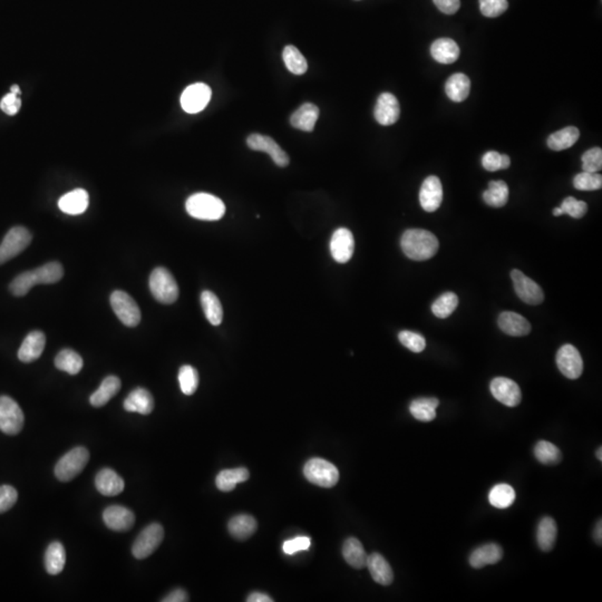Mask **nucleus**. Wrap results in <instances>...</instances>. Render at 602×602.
I'll return each instance as SVG.
<instances>
[{"instance_id": "4468645a", "label": "nucleus", "mask_w": 602, "mask_h": 602, "mask_svg": "<svg viewBox=\"0 0 602 602\" xmlns=\"http://www.w3.org/2000/svg\"><path fill=\"white\" fill-rule=\"evenodd\" d=\"M246 144L251 150L268 153L273 162L280 168H284L289 164L290 158L288 154L270 137L263 134H251L246 139Z\"/></svg>"}, {"instance_id": "473e14b6", "label": "nucleus", "mask_w": 602, "mask_h": 602, "mask_svg": "<svg viewBox=\"0 0 602 602\" xmlns=\"http://www.w3.org/2000/svg\"><path fill=\"white\" fill-rule=\"evenodd\" d=\"M343 556L348 565L355 569H363L366 567L368 556L358 539L349 538L345 541L343 546Z\"/></svg>"}, {"instance_id": "a211bd4d", "label": "nucleus", "mask_w": 602, "mask_h": 602, "mask_svg": "<svg viewBox=\"0 0 602 602\" xmlns=\"http://www.w3.org/2000/svg\"><path fill=\"white\" fill-rule=\"evenodd\" d=\"M443 201L441 180L435 175L426 177L420 191V203L426 212L437 211Z\"/></svg>"}, {"instance_id": "c756f323", "label": "nucleus", "mask_w": 602, "mask_h": 602, "mask_svg": "<svg viewBox=\"0 0 602 602\" xmlns=\"http://www.w3.org/2000/svg\"><path fill=\"white\" fill-rule=\"evenodd\" d=\"M258 523L251 515L240 514L236 515L227 523V530L237 540H246L257 531Z\"/></svg>"}, {"instance_id": "13d9d810", "label": "nucleus", "mask_w": 602, "mask_h": 602, "mask_svg": "<svg viewBox=\"0 0 602 602\" xmlns=\"http://www.w3.org/2000/svg\"><path fill=\"white\" fill-rule=\"evenodd\" d=\"M163 602H187L189 601V596L183 589H175L173 591L170 592L164 599Z\"/></svg>"}, {"instance_id": "c03bdc74", "label": "nucleus", "mask_w": 602, "mask_h": 602, "mask_svg": "<svg viewBox=\"0 0 602 602\" xmlns=\"http://www.w3.org/2000/svg\"><path fill=\"white\" fill-rule=\"evenodd\" d=\"M458 305V298L454 292H444L434 301L432 305V311L437 318L445 319L454 313Z\"/></svg>"}, {"instance_id": "ddd939ff", "label": "nucleus", "mask_w": 602, "mask_h": 602, "mask_svg": "<svg viewBox=\"0 0 602 602\" xmlns=\"http://www.w3.org/2000/svg\"><path fill=\"white\" fill-rule=\"evenodd\" d=\"M557 366L569 380H577L584 372V361L578 349L572 345H563L557 353Z\"/></svg>"}, {"instance_id": "5fc2aeb1", "label": "nucleus", "mask_w": 602, "mask_h": 602, "mask_svg": "<svg viewBox=\"0 0 602 602\" xmlns=\"http://www.w3.org/2000/svg\"><path fill=\"white\" fill-rule=\"evenodd\" d=\"M311 538H308V537H297V538L292 539V540L286 541L282 544V550H284L286 554H294L298 551L308 550V548H311Z\"/></svg>"}, {"instance_id": "c85d7f7f", "label": "nucleus", "mask_w": 602, "mask_h": 602, "mask_svg": "<svg viewBox=\"0 0 602 602\" xmlns=\"http://www.w3.org/2000/svg\"><path fill=\"white\" fill-rule=\"evenodd\" d=\"M471 91V80L465 74L456 73L453 74L445 84V93L447 97L455 103L465 101Z\"/></svg>"}, {"instance_id": "bf43d9fd", "label": "nucleus", "mask_w": 602, "mask_h": 602, "mask_svg": "<svg viewBox=\"0 0 602 602\" xmlns=\"http://www.w3.org/2000/svg\"><path fill=\"white\" fill-rule=\"evenodd\" d=\"M246 601L248 602H272V598L269 597L268 594H263V592H252L251 594L248 596L246 598Z\"/></svg>"}, {"instance_id": "37998d69", "label": "nucleus", "mask_w": 602, "mask_h": 602, "mask_svg": "<svg viewBox=\"0 0 602 602\" xmlns=\"http://www.w3.org/2000/svg\"><path fill=\"white\" fill-rule=\"evenodd\" d=\"M282 58L287 68L294 75H303L307 72V61L297 47L292 45L286 46L282 51Z\"/></svg>"}, {"instance_id": "f704fd0d", "label": "nucleus", "mask_w": 602, "mask_h": 602, "mask_svg": "<svg viewBox=\"0 0 602 602\" xmlns=\"http://www.w3.org/2000/svg\"><path fill=\"white\" fill-rule=\"evenodd\" d=\"M250 473L246 468H231L225 470L218 474L215 479V484L218 489L222 492H231L234 490L238 483L246 482L249 479Z\"/></svg>"}, {"instance_id": "0eeeda50", "label": "nucleus", "mask_w": 602, "mask_h": 602, "mask_svg": "<svg viewBox=\"0 0 602 602\" xmlns=\"http://www.w3.org/2000/svg\"><path fill=\"white\" fill-rule=\"evenodd\" d=\"M32 242V233L24 227H11L0 244V265L22 253Z\"/></svg>"}, {"instance_id": "0e129e2a", "label": "nucleus", "mask_w": 602, "mask_h": 602, "mask_svg": "<svg viewBox=\"0 0 602 602\" xmlns=\"http://www.w3.org/2000/svg\"><path fill=\"white\" fill-rule=\"evenodd\" d=\"M552 213H553V215H556V217H559V215H562V214H563L562 213V210L560 209V208H556Z\"/></svg>"}, {"instance_id": "b1692460", "label": "nucleus", "mask_w": 602, "mask_h": 602, "mask_svg": "<svg viewBox=\"0 0 602 602\" xmlns=\"http://www.w3.org/2000/svg\"><path fill=\"white\" fill-rule=\"evenodd\" d=\"M97 491L105 496H115L123 492L124 481L122 477L111 468H103L95 477Z\"/></svg>"}, {"instance_id": "864d4df0", "label": "nucleus", "mask_w": 602, "mask_h": 602, "mask_svg": "<svg viewBox=\"0 0 602 602\" xmlns=\"http://www.w3.org/2000/svg\"><path fill=\"white\" fill-rule=\"evenodd\" d=\"M22 107V99H19L18 94L11 93L7 94L0 101V108L5 112L7 115H16L18 111Z\"/></svg>"}, {"instance_id": "423d86ee", "label": "nucleus", "mask_w": 602, "mask_h": 602, "mask_svg": "<svg viewBox=\"0 0 602 602\" xmlns=\"http://www.w3.org/2000/svg\"><path fill=\"white\" fill-rule=\"evenodd\" d=\"M303 475L313 484L320 487H334L339 481L338 468L324 458H311L303 468Z\"/></svg>"}, {"instance_id": "58836bf2", "label": "nucleus", "mask_w": 602, "mask_h": 602, "mask_svg": "<svg viewBox=\"0 0 602 602\" xmlns=\"http://www.w3.org/2000/svg\"><path fill=\"white\" fill-rule=\"evenodd\" d=\"M83 358L72 349H63L55 358L57 370L70 375H77L83 368Z\"/></svg>"}, {"instance_id": "72a5a7b5", "label": "nucleus", "mask_w": 602, "mask_h": 602, "mask_svg": "<svg viewBox=\"0 0 602 602\" xmlns=\"http://www.w3.org/2000/svg\"><path fill=\"white\" fill-rule=\"evenodd\" d=\"M439 405V399L433 397L414 399L410 403V412L415 420L420 422H432L437 418V408Z\"/></svg>"}, {"instance_id": "49530a36", "label": "nucleus", "mask_w": 602, "mask_h": 602, "mask_svg": "<svg viewBox=\"0 0 602 602\" xmlns=\"http://www.w3.org/2000/svg\"><path fill=\"white\" fill-rule=\"evenodd\" d=\"M573 187L579 191H597L602 187L601 174L581 172L573 179Z\"/></svg>"}, {"instance_id": "09e8293b", "label": "nucleus", "mask_w": 602, "mask_h": 602, "mask_svg": "<svg viewBox=\"0 0 602 602\" xmlns=\"http://www.w3.org/2000/svg\"><path fill=\"white\" fill-rule=\"evenodd\" d=\"M560 209L562 210L563 214H567L575 219H581L586 215L587 211H588V206L584 201H579L573 196H567L562 201Z\"/></svg>"}, {"instance_id": "680f3d73", "label": "nucleus", "mask_w": 602, "mask_h": 602, "mask_svg": "<svg viewBox=\"0 0 602 602\" xmlns=\"http://www.w3.org/2000/svg\"><path fill=\"white\" fill-rule=\"evenodd\" d=\"M510 164H511V160H510L508 156H506V154H502V170L508 169V168H510Z\"/></svg>"}, {"instance_id": "5701e85b", "label": "nucleus", "mask_w": 602, "mask_h": 602, "mask_svg": "<svg viewBox=\"0 0 602 602\" xmlns=\"http://www.w3.org/2000/svg\"><path fill=\"white\" fill-rule=\"evenodd\" d=\"M366 567L370 570L375 582L382 586H389L394 580L393 569L382 554L374 552L367 558Z\"/></svg>"}, {"instance_id": "69168bd1", "label": "nucleus", "mask_w": 602, "mask_h": 602, "mask_svg": "<svg viewBox=\"0 0 602 602\" xmlns=\"http://www.w3.org/2000/svg\"><path fill=\"white\" fill-rule=\"evenodd\" d=\"M601 451H602V447H599V449H598V451H597V458L599 460H602Z\"/></svg>"}, {"instance_id": "f3484780", "label": "nucleus", "mask_w": 602, "mask_h": 602, "mask_svg": "<svg viewBox=\"0 0 602 602\" xmlns=\"http://www.w3.org/2000/svg\"><path fill=\"white\" fill-rule=\"evenodd\" d=\"M374 116L380 125L389 126L396 123L401 116L399 99L391 93L380 94L375 106Z\"/></svg>"}, {"instance_id": "393cba45", "label": "nucleus", "mask_w": 602, "mask_h": 602, "mask_svg": "<svg viewBox=\"0 0 602 602\" xmlns=\"http://www.w3.org/2000/svg\"><path fill=\"white\" fill-rule=\"evenodd\" d=\"M123 406L126 412L149 415L154 408V399L145 388H135L130 393L129 396L126 397Z\"/></svg>"}, {"instance_id": "a18cd8bd", "label": "nucleus", "mask_w": 602, "mask_h": 602, "mask_svg": "<svg viewBox=\"0 0 602 602\" xmlns=\"http://www.w3.org/2000/svg\"><path fill=\"white\" fill-rule=\"evenodd\" d=\"M179 383L183 394L190 396L196 393L199 386V372L194 367L184 365L179 370Z\"/></svg>"}, {"instance_id": "6ab92c4d", "label": "nucleus", "mask_w": 602, "mask_h": 602, "mask_svg": "<svg viewBox=\"0 0 602 602\" xmlns=\"http://www.w3.org/2000/svg\"><path fill=\"white\" fill-rule=\"evenodd\" d=\"M103 520L107 527L118 532L131 530L135 523V515L129 508L120 506H112L105 510Z\"/></svg>"}, {"instance_id": "79ce46f5", "label": "nucleus", "mask_w": 602, "mask_h": 602, "mask_svg": "<svg viewBox=\"0 0 602 602\" xmlns=\"http://www.w3.org/2000/svg\"><path fill=\"white\" fill-rule=\"evenodd\" d=\"M534 456L544 465H557L562 460V453L559 447L548 441H540L535 444Z\"/></svg>"}, {"instance_id": "ea45409f", "label": "nucleus", "mask_w": 602, "mask_h": 602, "mask_svg": "<svg viewBox=\"0 0 602 602\" xmlns=\"http://www.w3.org/2000/svg\"><path fill=\"white\" fill-rule=\"evenodd\" d=\"M483 200L487 206L502 208L508 203V187L504 181H491L489 189L483 193Z\"/></svg>"}, {"instance_id": "de8ad7c7", "label": "nucleus", "mask_w": 602, "mask_h": 602, "mask_svg": "<svg viewBox=\"0 0 602 602\" xmlns=\"http://www.w3.org/2000/svg\"><path fill=\"white\" fill-rule=\"evenodd\" d=\"M399 339L401 345L405 346L407 349H410L413 353H422L426 347L425 338L418 332L403 330V332H399Z\"/></svg>"}, {"instance_id": "7c9ffc66", "label": "nucleus", "mask_w": 602, "mask_h": 602, "mask_svg": "<svg viewBox=\"0 0 602 602\" xmlns=\"http://www.w3.org/2000/svg\"><path fill=\"white\" fill-rule=\"evenodd\" d=\"M120 386L122 384H120V378L116 377V376H107L103 380L99 389L92 394L91 399H89L92 406L102 407L106 405L120 391Z\"/></svg>"}, {"instance_id": "bb28decb", "label": "nucleus", "mask_w": 602, "mask_h": 602, "mask_svg": "<svg viewBox=\"0 0 602 602\" xmlns=\"http://www.w3.org/2000/svg\"><path fill=\"white\" fill-rule=\"evenodd\" d=\"M318 118V107L313 103H305L292 114L290 124L300 131L313 132Z\"/></svg>"}, {"instance_id": "6e6552de", "label": "nucleus", "mask_w": 602, "mask_h": 602, "mask_svg": "<svg viewBox=\"0 0 602 602\" xmlns=\"http://www.w3.org/2000/svg\"><path fill=\"white\" fill-rule=\"evenodd\" d=\"M25 416L16 401L0 396V431L7 435H17L24 427Z\"/></svg>"}, {"instance_id": "7ed1b4c3", "label": "nucleus", "mask_w": 602, "mask_h": 602, "mask_svg": "<svg viewBox=\"0 0 602 602\" xmlns=\"http://www.w3.org/2000/svg\"><path fill=\"white\" fill-rule=\"evenodd\" d=\"M185 209L191 217L204 221H217L225 213V206L221 199L209 193H196L185 202Z\"/></svg>"}, {"instance_id": "052dcab7", "label": "nucleus", "mask_w": 602, "mask_h": 602, "mask_svg": "<svg viewBox=\"0 0 602 602\" xmlns=\"http://www.w3.org/2000/svg\"><path fill=\"white\" fill-rule=\"evenodd\" d=\"M601 531H602L601 520H599V522H598L597 525H596V529H594V540H596V542H597V544H599V546H601V542H602V532H601Z\"/></svg>"}, {"instance_id": "dca6fc26", "label": "nucleus", "mask_w": 602, "mask_h": 602, "mask_svg": "<svg viewBox=\"0 0 602 602\" xmlns=\"http://www.w3.org/2000/svg\"><path fill=\"white\" fill-rule=\"evenodd\" d=\"M355 250V239L351 230L339 227L334 231L330 240V252L334 261L346 263L351 259Z\"/></svg>"}, {"instance_id": "412c9836", "label": "nucleus", "mask_w": 602, "mask_h": 602, "mask_svg": "<svg viewBox=\"0 0 602 602\" xmlns=\"http://www.w3.org/2000/svg\"><path fill=\"white\" fill-rule=\"evenodd\" d=\"M498 324L502 332L513 337H522L531 332L530 322L525 317L513 311H504L501 313Z\"/></svg>"}, {"instance_id": "e2e57ef3", "label": "nucleus", "mask_w": 602, "mask_h": 602, "mask_svg": "<svg viewBox=\"0 0 602 602\" xmlns=\"http://www.w3.org/2000/svg\"><path fill=\"white\" fill-rule=\"evenodd\" d=\"M11 92H13V93L18 94V95H20V93H22V92H20V89H19V86L16 85V84H15V85L11 86Z\"/></svg>"}, {"instance_id": "9b49d317", "label": "nucleus", "mask_w": 602, "mask_h": 602, "mask_svg": "<svg viewBox=\"0 0 602 602\" xmlns=\"http://www.w3.org/2000/svg\"><path fill=\"white\" fill-rule=\"evenodd\" d=\"M514 290L518 297L529 305H540L544 300V290L535 281L525 276L522 271L514 269L511 272Z\"/></svg>"}, {"instance_id": "4c0bfd02", "label": "nucleus", "mask_w": 602, "mask_h": 602, "mask_svg": "<svg viewBox=\"0 0 602 602\" xmlns=\"http://www.w3.org/2000/svg\"><path fill=\"white\" fill-rule=\"evenodd\" d=\"M201 306L210 324L219 326L222 322L223 308L219 298L212 291L206 290L201 294Z\"/></svg>"}, {"instance_id": "2f4dec72", "label": "nucleus", "mask_w": 602, "mask_h": 602, "mask_svg": "<svg viewBox=\"0 0 602 602\" xmlns=\"http://www.w3.org/2000/svg\"><path fill=\"white\" fill-rule=\"evenodd\" d=\"M557 523L552 518L544 517L541 520L537 530V541L539 548L544 552L551 551L557 540Z\"/></svg>"}, {"instance_id": "3c124183", "label": "nucleus", "mask_w": 602, "mask_h": 602, "mask_svg": "<svg viewBox=\"0 0 602 602\" xmlns=\"http://www.w3.org/2000/svg\"><path fill=\"white\" fill-rule=\"evenodd\" d=\"M508 8V0H479V11L485 17H498Z\"/></svg>"}, {"instance_id": "a19ab883", "label": "nucleus", "mask_w": 602, "mask_h": 602, "mask_svg": "<svg viewBox=\"0 0 602 602\" xmlns=\"http://www.w3.org/2000/svg\"><path fill=\"white\" fill-rule=\"evenodd\" d=\"M515 491L511 485L498 484L493 487L489 493V502L491 506L496 508H508L514 503L515 501Z\"/></svg>"}, {"instance_id": "f257e3e1", "label": "nucleus", "mask_w": 602, "mask_h": 602, "mask_svg": "<svg viewBox=\"0 0 602 602\" xmlns=\"http://www.w3.org/2000/svg\"><path fill=\"white\" fill-rule=\"evenodd\" d=\"M64 276L63 265L56 261L46 263L35 270L25 271L11 281L9 290L16 297H24L36 284H56Z\"/></svg>"}, {"instance_id": "2eb2a0df", "label": "nucleus", "mask_w": 602, "mask_h": 602, "mask_svg": "<svg viewBox=\"0 0 602 602\" xmlns=\"http://www.w3.org/2000/svg\"><path fill=\"white\" fill-rule=\"evenodd\" d=\"M490 391L493 397L506 406L515 407L521 403V389L519 385L510 378H494L491 382Z\"/></svg>"}, {"instance_id": "e433bc0d", "label": "nucleus", "mask_w": 602, "mask_h": 602, "mask_svg": "<svg viewBox=\"0 0 602 602\" xmlns=\"http://www.w3.org/2000/svg\"><path fill=\"white\" fill-rule=\"evenodd\" d=\"M66 563V552L61 542H51L45 553L46 571L51 575H59Z\"/></svg>"}, {"instance_id": "a878e982", "label": "nucleus", "mask_w": 602, "mask_h": 602, "mask_svg": "<svg viewBox=\"0 0 602 602\" xmlns=\"http://www.w3.org/2000/svg\"><path fill=\"white\" fill-rule=\"evenodd\" d=\"M89 203V193L83 189H76L66 193L59 199L58 208L62 212L70 215L84 213Z\"/></svg>"}, {"instance_id": "4be33fe9", "label": "nucleus", "mask_w": 602, "mask_h": 602, "mask_svg": "<svg viewBox=\"0 0 602 602\" xmlns=\"http://www.w3.org/2000/svg\"><path fill=\"white\" fill-rule=\"evenodd\" d=\"M503 557V550L498 544H487L479 546L470 556V565L474 569H482L485 565H496Z\"/></svg>"}, {"instance_id": "f8f14e48", "label": "nucleus", "mask_w": 602, "mask_h": 602, "mask_svg": "<svg viewBox=\"0 0 602 602\" xmlns=\"http://www.w3.org/2000/svg\"><path fill=\"white\" fill-rule=\"evenodd\" d=\"M211 96V89L206 84H192L181 95V106L189 114H196L206 108Z\"/></svg>"}, {"instance_id": "9d476101", "label": "nucleus", "mask_w": 602, "mask_h": 602, "mask_svg": "<svg viewBox=\"0 0 602 602\" xmlns=\"http://www.w3.org/2000/svg\"><path fill=\"white\" fill-rule=\"evenodd\" d=\"M163 538L164 530L162 525L158 523L147 525L134 542L132 553L139 560L150 557L162 544Z\"/></svg>"}, {"instance_id": "4d7b16f0", "label": "nucleus", "mask_w": 602, "mask_h": 602, "mask_svg": "<svg viewBox=\"0 0 602 602\" xmlns=\"http://www.w3.org/2000/svg\"><path fill=\"white\" fill-rule=\"evenodd\" d=\"M433 1L437 8L446 15L458 13L460 7V0H433Z\"/></svg>"}, {"instance_id": "c9c22d12", "label": "nucleus", "mask_w": 602, "mask_h": 602, "mask_svg": "<svg viewBox=\"0 0 602 602\" xmlns=\"http://www.w3.org/2000/svg\"><path fill=\"white\" fill-rule=\"evenodd\" d=\"M579 137H580L579 130L575 126H567L565 129L551 134L548 137L546 144H548V149L553 151L567 150L577 143Z\"/></svg>"}, {"instance_id": "6e6d98bb", "label": "nucleus", "mask_w": 602, "mask_h": 602, "mask_svg": "<svg viewBox=\"0 0 602 602\" xmlns=\"http://www.w3.org/2000/svg\"><path fill=\"white\" fill-rule=\"evenodd\" d=\"M482 165L487 171L495 172L502 170V154L495 151H489L482 158Z\"/></svg>"}, {"instance_id": "1a4fd4ad", "label": "nucleus", "mask_w": 602, "mask_h": 602, "mask_svg": "<svg viewBox=\"0 0 602 602\" xmlns=\"http://www.w3.org/2000/svg\"><path fill=\"white\" fill-rule=\"evenodd\" d=\"M111 306L118 318L127 327H137L141 321V311L137 301L122 290L111 294Z\"/></svg>"}, {"instance_id": "aec40b11", "label": "nucleus", "mask_w": 602, "mask_h": 602, "mask_svg": "<svg viewBox=\"0 0 602 602\" xmlns=\"http://www.w3.org/2000/svg\"><path fill=\"white\" fill-rule=\"evenodd\" d=\"M46 345V336L43 332L35 330L30 334H27L23 341L22 346L19 348L18 358L23 363H32V361L37 360Z\"/></svg>"}, {"instance_id": "39448f33", "label": "nucleus", "mask_w": 602, "mask_h": 602, "mask_svg": "<svg viewBox=\"0 0 602 602\" xmlns=\"http://www.w3.org/2000/svg\"><path fill=\"white\" fill-rule=\"evenodd\" d=\"M89 460V452L85 447L73 449L63 456L55 466V475L62 482H70L83 472Z\"/></svg>"}, {"instance_id": "f03ea898", "label": "nucleus", "mask_w": 602, "mask_h": 602, "mask_svg": "<svg viewBox=\"0 0 602 602\" xmlns=\"http://www.w3.org/2000/svg\"><path fill=\"white\" fill-rule=\"evenodd\" d=\"M401 246L407 258L415 261H425L437 253L439 244L437 237L429 231L410 229L401 236Z\"/></svg>"}, {"instance_id": "8fccbe9b", "label": "nucleus", "mask_w": 602, "mask_h": 602, "mask_svg": "<svg viewBox=\"0 0 602 602\" xmlns=\"http://www.w3.org/2000/svg\"><path fill=\"white\" fill-rule=\"evenodd\" d=\"M582 170L584 172L598 173L602 169V150L600 147H594L584 153L581 158Z\"/></svg>"}, {"instance_id": "20e7f679", "label": "nucleus", "mask_w": 602, "mask_h": 602, "mask_svg": "<svg viewBox=\"0 0 602 602\" xmlns=\"http://www.w3.org/2000/svg\"><path fill=\"white\" fill-rule=\"evenodd\" d=\"M150 290L153 297L164 305H171L179 298L177 281L172 273L163 267L156 268L151 273Z\"/></svg>"}, {"instance_id": "603ef678", "label": "nucleus", "mask_w": 602, "mask_h": 602, "mask_svg": "<svg viewBox=\"0 0 602 602\" xmlns=\"http://www.w3.org/2000/svg\"><path fill=\"white\" fill-rule=\"evenodd\" d=\"M18 498L16 489L11 485L0 487V513H5L15 506Z\"/></svg>"}, {"instance_id": "cd10ccee", "label": "nucleus", "mask_w": 602, "mask_h": 602, "mask_svg": "<svg viewBox=\"0 0 602 602\" xmlns=\"http://www.w3.org/2000/svg\"><path fill=\"white\" fill-rule=\"evenodd\" d=\"M431 55L439 64H453L460 56V47L451 38H439L432 44Z\"/></svg>"}]
</instances>
